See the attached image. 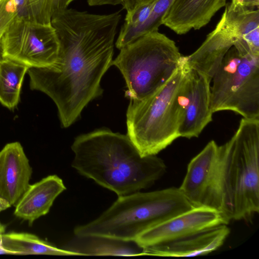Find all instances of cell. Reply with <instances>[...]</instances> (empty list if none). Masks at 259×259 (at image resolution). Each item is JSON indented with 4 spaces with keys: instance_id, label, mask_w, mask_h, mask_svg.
I'll return each mask as SVG.
<instances>
[{
    "instance_id": "obj_1",
    "label": "cell",
    "mask_w": 259,
    "mask_h": 259,
    "mask_svg": "<svg viewBox=\"0 0 259 259\" xmlns=\"http://www.w3.org/2000/svg\"><path fill=\"white\" fill-rule=\"evenodd\" d=\"M121 19L120 11L99 15L68 8L52 17L59 45L58 59L50 67L29 68L27 73L30 89L54 101L63 127L72 125L85 106L102 94L101 81L112 65Z\"/></svg>"
},
{
    "instance_id": "obj_2",
    "label": "cell",
    "mask_w": 259,
    "mask_h": 259,
    "mask_svg": "<svg viewBox=\"0 0 259 259\" xmlns=\"http://www.w3.org/2000/svg\"><path fill=\"white\" fill-rule=\"evenodd\" d=\"M71 148L72 167L118 196L150 187L166 171L161 158L142 156L127 135L107 128L77 136Z\"/></svg>"
},
{
    "instance_id": "obj_3",
    "label": "cell",
    "mask_w": 259,
    "mask_h": 259,
    "mask_svg": "<svg viewBox=\"0 0 259 259\" xmlns=\"http://www.w3.org/2000/svg\"><path fill=\"white\" fill-rule=\"evenodd\" d=\"M221 146L223 217L250 221L259 211V118H242Z\"/></svg>"
},
{
    "instance_id": "obj_4",
    "label": "cell",
    "mask_w": 259,
    "mask_h": 259,
    "mask_svg": "<svg viewBox=\"0 0 259 259\" xmlns=\"http://www.w3.org/2000/svg\"><path fill=\"white\" fill-rule=\"evenodd\" d=\"M193 207L179 188L138 191L118 196L96 219L76 227L74 234L136 240L147 230Z\"/></svg>"
},
{
    "instance_id": "obj_5",
    "label": "cell",
    "mask_w": 259,
    "mask_h": 259,
    "mask_svg": "<svg viewBox=\"0 0 259 259\" xmlns=\"http://www.w3.org/2000/svg\"><path fill=\"white\" fill-rule=\"evenodd\" d=\"M182 61L169 80L149 96L130 100L127 135L143 156L156 155L179 137L185 95Z\"/></svg>"
},
{
    "instance_id": "obj_6",
    "label": "cell",
    "mask_w": 259,
    "mask_h": 259,
    "mask_svg": "<svg viewBox=\"0 0 259 259\" xmlns=\"http://www.w3.org/2000/svg\"><path fill=\"white\" fill-rule=\"evenodd\" d=\"M113 60L125 81V96L141 100L166 83L180 65L176 43L158 31L140 37L119 50Z\"/></svg>"
},
{
    "instance_id": "obj_7",
    "label": "cell",
    "mask_w": 259,
    "mask_h": 259,
    "mask_svg": "<svg viewBox=\"0 0 259 259\" xmlns=\"http://www.w3.org/2000/svg\"><path fill=\"white\" fill-rule=\"evenodd\" d=\"M211 81L213 113L230 110L243 118H259V56L232 47Z\"/></svg>"
},
{
    "instance_id": "obj_8",
    "label": "cell",
    "mask_w": 259,
    "mask_h": 259,
    "mask_svg": "<svg viewBox=\"0 0 259 259\" xmlns=\"http://www.w3.org/2000/svg\"><path fill=\"white\" fill-rule=\"evenodd\" d=\"M0 45L1 58L29 68L50 67L58 57L59 41L51 23L43 24L16 17L3 36Z\"/></svg>"
},
{
    "instance_id": "obj_9",
    "label": "cell",
    "mask_w": 259,
    "mask_h": 259,
    "mask_svg": "<svg viewBox=\"0 0 259 259\" xmlns=\"http://www.w3.org/2000/svg\"><path fill=\"white\" fill-rule=\"evenodd\" d=\"M223 160L222 146L209 142L188 163L179 188L193 207L212 209L223 217Z\"/></svg>"
},
{
    "instance_id": "obj_10",
    "label": "cell",
    "mask_w": 259,
    "mask_h": 259,
    "mask_svg": "<svg viewBox=\"0 0 259 259\" xmlns=\"http://www.w3.org/2000/svg\"><path fill=\"white\" fill-rule=\"evenodd\" d=\"M222 224L228 223L218 211L206 207H194L147 230L136 241L144 249Z\"/></svg>"
},
{
    "instance_id": "obj_11",
    "label": "cell",
    "mask_w": 259,
    "mask_h": 259,
    "mask_svg": "<svg viewBox=\"0 0 259 259\" xmlns=\"http://www.w3.org/2000/svg\"><path fill=\"white\" fill-rule=\"evenodd\" d=\"M186 69L184 80L185 101L182 113L179 137L188 139L198 137L212 120L210 83L204 74L189 68Z\"/></svg>"
},
{
    "instance_id": "obj_12",
    "label": "cell",
    "mask_w": 259,
    "mask_h": 259,
    "mask_svg": "<svg viewBox=\"0 0 259 259\" xmlns=\"http://www.w3.org/2000/svg\"><path fill=\"white\" fill-rule=\"evenodd\" d=\"M32 174L20 143L7 144L0 151V197L15 206L29 187Z\"/></svg>"
},
{
    "instance_id": "obj_13",
    "label": "cell",
    "mask_w": 259,
    "mask_h": 259,
    "mask_svg": "<svg viewBox=\"0 0 259 259\" xmlns=\"http://www.w3.org/2000/svg\"><path fill=\"white\" fill-rule=\"evenodd\" d=\"M230 232L227 224H222L144 249L145 255H148L177 257L203 255L220 248Z\"/></svg>"
},
{
    "instance_id": "obj_14",
    "label": "cell",
    "mask_w": 259,
    "mask_h": 259,
    "mask_svg": "<svg viewBox=\"0 0 259 259\" xmlns=\"http://www.w3.org/2000/svg\"><path fill=\"white\" fill-rule=\"evenodd\" d=\"M236 41L232 29L221 18L198 49L189 56H183V61L189 68L204 74L211 81L225 55Z\"/></svg>"
},
{
    "instance_id": "obj_15",
    "label": "cell",
    "mask_w": 259,
    "mask_h": 259,
    "mask_svg": "<svg viewBox=\"0 0 259 259\" xmlns=\"http://www.w3.org/2000/svg\"><path fill=\"white\" fill-rule=\"evenodd\" d=\"M226 5V0H174L162 19V24L178 34L206 25Z\"/></svg>"
},
{
    "instance_id": "obj_16",
    "label": "cell",
    "mask_w": 259,
    "mask_h": 259,
    "mask_svg": "<svg viewBox=\"0 0 259 259\" xmlns=\"http://www.w3.org/2000/svg\"><path fill=\"white\" fill-rule=\"evenodd\" d=\"M65 189L62 180L55 175L30 184L15 205L14 214L31 226L49 212L56 198Z\"/></svg>"
},
{
    "instance_id": "obj_17",
    "label": "cell",
    "mask_w": 259,
    "mask_h": 259,
    "mask_svg": "<svg viewBox=\"0 0 259 259\" xmlns=\"http://www.w3.org/2000/svg\"><path fill=\"white\" fill-rule=\"evenodd\" d=\"M62 248L77 255H145L144 248L136 240L98 235L75 236Z\"/></svg>"
},
{
    "instance_id": "obj_18",
    "label": "cell",
    "mask_w": 259,
    "mask_h": 259,
    "mask_svg": "<svg viewBox=\"0 0 259 259\" xmlns=\"http://www.w3.org/2000/svg\"><path fill=\"white\" fill-rule=\"evenodd\" d=\"M222 18L236 37L234 46L248 49L259 56V11L231 2L226 5Z\"/></svg>"
},
{
    "instance_id": "obj_19",
    "label": "cell",
    "mask_w": 259,
    "mask_h": 259,
    "mask_svg": "<svg viewBox=\"0 0 259 259\" xmlns=\"http://www.w3.org/2000/svg\"><path fill=\"white\" fill-rule=\"evenodd\" d=\"M2 245L10 254L77 255L75 253L58 248L34 234L25 232L4 233Z\"/></svg>"
},
{
    "instance_id": "obj_20",
    "label": "cell",
    "mask_w": 259,
    "mask_h": 259,
    "mask_svg": "<svg viewBox=\"0 0 259 259\" xmlns=\"http://www.w3.org/2000/svg\"><path fill=\"white\" fill-rule=\"evenodd\" d=\"M29 68L7 58H0V103L10 110L18 105L22 82Z\"/></svg>"
},
{
    "instance_id": "obj_21",
    "label": "cell",
    "mask_w": 259,
    "mask_h": 259,
    "mask_svg": "<svg viewBox=\"0 0 259 259\" xmlns=\"http://www.w3.org/2000/svg\"><path fill=\"white\" fill-rule=\"evenodd\" d=\"M34 20L44 24H50L52 17L67 9L74 0H29Z\"/></svg>"
},
{
    "instance_id": "obj_22",
    "label": "cell",
    "mask_w": 259,
    "mask_h": 259,
    "mask_svg": "<svg viewBox=\"0 0 259 259\" xmlns=\"http://www.w3.org/2000/svg\"><path fill=\"white\" fill-rule=\"evenodd\" d=\"M174 0H157L153 4V8L147 20L131 36L132 42L145 34L158 31L162 24V19Z\"/></svg>"
},
{
    "instance_id": "obj_23",
    "label": "cell",
    "mask_w": 259,
    "mask_h": 259,
    "mask_svg": "<svg viewBox=\"0 0 259 259\" xmlns=\"http://www.w3.org/2000/svg\"><path fill=\"white\" fill-rule=\"evenodd\" d=\"M16 16L14 0H0V42L8 27Z\"/></svg>"
},
{
    "instance_id": "obj_24",
    "label": "cell",
    "mask_w": 259,
    "mask_h": 259,
    "mask_svg": "<svg viewBox=\"0 0 259 259\" xmlns=\"http://www.w3.org/2000/svg\"><path fill=\"white\" fill-rule=\"evenodd\" d=\"M14 1L17 18L25 20L34 21L29 0H14Z\"/></svg>"
},
{
    "instance_id": "obj_25",
    "label": "cell",
    "mask_w": 259,
    "mask_h": 259,
    "mask_svg": "<svg viewBox=\"0 0 259 259\" xmlns=\"http://www.w3.org/2000/svg\"><path fill=\"white\" fill-rule=\"evenodd\" d=\"M131 0H87L89 5L97 6L102 5H121L123 9H125Z\"/></svg>"
},
{
    "instance_id": "obj_26",
    "label": "cell",
    "mask_w": 259,
    "mask_h": 259,
    "mask_svg": "<svg viewBox=\"0 0 259 259\" xmlns=\"http://www.w3.org/2000/svg\"><path fill=\"white\" fill-rule=\"evenodd\" d=\"M157 1V0H131L125 10L126 13H128L141 6L154 3Z\"/></svg>"
},
{
    "instance_id": "obj_27",
    "label": "cell",
    "mask_w": 259,
    "mask_h": 259,
    "mask_svg": "<svg viewBox=\"0 0 259 259\" xmlns=\"http://www.w3.org/2000/svg\"><path fill=\"white\" fill-rule=\"evenodd\" d=\"M231 2L251 9H253L255 7L258 8L259 5V0H232Z\"/></svg>"
},
{
    "instance_id": "obj_28",
    "label": "cell",
    "mask_w": 259,
    "mask_h": 259,
    "mask_svg": "<svg viewBox=\"0 0 259 259\" xmlns=\"http://www.w3.org/2000/svg\"><path fill=\"white\" fill-rule=\"evenodd\" d=\"M6 226L0 222V254L9 253V252L3 248L2 245V238L3 235L5 233Z\"/></svg>"
},
{
    "instance_id": "obj_29",
    "label": "cell",
    "mask_w": 259,
    "mask_h": 259,
    "mask_svg": "<svg viewBox=\"0 0 259 259\" xmlns=\"http://www.w3.org/2000/svg\"><path fill=\"white\" fill-rule=\"evenodd\" d=\"M12 205L5 199L0 197V212L10 208Z\"/></svg>"
},
{
    "instance_id": "obj_30",
    "label": "cell",
    "mask_w": 259,
    "mask_h": 259,
    "mask_svg": "<svg viewBox=\"0 0 259 259\" xmlns=\"http://www.w3.org/2000/svg\"><path fill=\"white\" fill-rule=\"evenodd\" d=\"M0 57H1V45H0Z\"/></svg>"
}]
</instances>
